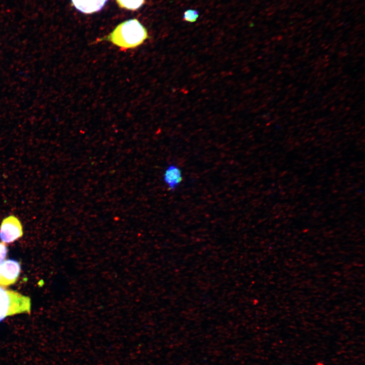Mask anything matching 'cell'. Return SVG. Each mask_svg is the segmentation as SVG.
Returning <instances> with one entry per match:
<instances>
[{
    "instance_id": "cell-1",
    "label": "cell",
    "mask_w": 365,
    "mask_h": 365,
    "mask_svg": "<svg viewBox=\"0 0 365 365\" xmlns=\"http://www.w3.org/2000/svg\"><path fill=\"white\" fill-rule=\"evenodd\" d=\"M149 38L146 28L136 19L124 21L108 35L99 39L107 41L122 51L133 49L141 45Z\"/></svg>"
},
{
    "instance_id": "cell-2",
    "label": "cell",
    "mask_w": 365,
    "mask_h": 365,
    "mask_svg": "<svg viewBox=\"0 0 365 365\" xmlns=\"http://www.w3.org/2000/svg\"><path fill=\"white\" fill-rule=\"evenodd\" d=\"M30 299L17 291L0 285V321L6 317L21 313H29Z\"/></svg>"
},
{
    "instance_id": "cell-3",
    "label": "cell",
    "mask_w": 365,
    "mask_h": 365,
    "mask_svg": "<svg viewBox=\"0 0 365 365\" xmlns=\"http://www.w3.org/2000/svg\"><path fill=\"white\" fill-rule=\"evenodd\" d=\"M23 234L22 225L17 217L11 215L3 219L0 226V238L3 243L13 242Z\"/></svg>"
},
{
    "instance_id": "cell-4",
    "label": "cell",
    "mask_w": 365,
    "mask_h": 365,
    "mask_svg": "<svg viewBox=\"0 0 365 365\" xmlns=\"http://www.w3.org/2000/svg\"><path fill=\"white\" fill-rule=\"evenodd\" d=\"M21 267L17 261L9 259L4 261L0 266V285L7 286L17 281Z\"/></svg>"
},
{
    "instance_id": "cell-5",
    "label": "cell",
    "mask_w": 365,
    "mask_h": 365,
    "mask_svg": "<svg viewBox=\"0 0 365 365\" xmlns=\"http://www.w3.org/2000/svg\"><path fill=\"white\" fill-rule=\"evenodd\" d=\"M182 179V171L175 164H169L164 171L163 181L171 191L175 190L181 184Z\"/></svg>"
},
{
    "instance_id": "cell-6",
    "label": "cell",
    "mask_w": 365,
    "mask_h": 365,
    "mask_svg": "<svg viewBox=\"0 0 365 365\" xmlns=\"http://www.w3.org/2000/svg\"><path fill=\"white\" fill-rule=\"evenodd\" d=\"M74 6L80 12L92 14L100 11L108 0H71Z\"/></svg>"
},
{
    "instance_id": "cell-7",
    "label": "cell",
    "mask_w": 365,
    "mask_h": 365,
    "mask_svg": "<svg viewBox=\"0 0 365 365\" xmlns=\"http://www.w3.org/2000/svg\"><path fill=\"white\" fill-rule=\"evenodd\" d=\"M116 1L122 8L136 10L141 7L145 0H116Z\"/></svg>"
},
{
    "instance_id": "cell-8",
    "label": "cell",
    "mask_w": 365,
    "mask_h": 365,
    "mask_svg": "<svg viewBox=\"0 0 365 365\" xmlns=\"http://www.w3.org/2000/svg\"><path fill=\"white\" fill-rule=\"evenodd\" d=\"M199 17V12L196 10L189 9L184 12L183 20L189 22H195Z\"/></svg>"
},
{
    "instance_id": "cell-9",
    "label": "cell",
    "mask_w": 365,
    "mask_h": 365,
    "mask_svg": "<svg viewBox=\"0 0 365 365\" xmlns=\"http://www.w3.org/2000/svg\"><path fill=\"white\" fill-rule=\"evenodd\" d=\"M8 253V248L4 243L0 242V266L4 261Z\"/></svg>"
},
{
    "instance_id": "cell-10",
    "label": "cell",
    "mask_w": 365,
    "mask_h": 365,
    "mask_svg": "<svg viewBox=\"0 0 365 365\" xmlns=\"http://www.w3.org/2000/svg\"></svg>"
}]
</instances>
